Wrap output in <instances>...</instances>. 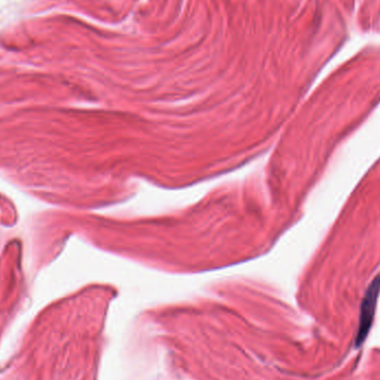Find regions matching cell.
<instances>
[{
	"mask_svg": "<svg viewBox=\"0 0 380 380\" xmlns=\"http://www.w3.org/2000/svg\"><path fill=\"white\" fill-rule=\"evenodd\" d=\"M380 279L377 278L374 283L370 285V289L367 290L366 296L363 300L361 305V322H359L358 333L356 337V346L359 347L365 339L370 333L372 328V322H374V315H375L376 305H377L378 294H379Z\"/></svg>",
	"mask_w": 380,
	"mask_h": 380,
	"instance_id": "cell-1",
	"label": "cell"
}]
</instances>
